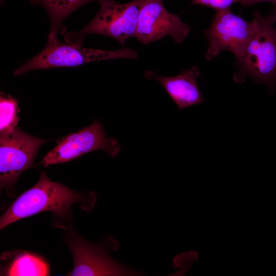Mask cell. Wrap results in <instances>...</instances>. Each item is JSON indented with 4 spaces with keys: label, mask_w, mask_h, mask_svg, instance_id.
Instances as JSON below:
<instances>
[{
    "label": "cell",
    "mask_w": 276,
    "mask_h": 276,
    "mask_svg": "<svg viewBox=\"0 0 276 276\" xmlns=\"http://www.w3.org/2000/svg\"><path fill=\"white\" fill-rule=\"evenodd\" d=\"M256 30L240 53L236 57L237 70L233 76L237 84L249 77L263 83L272 94L276 82V28L273 14L253 13Z\"/></svg>",
    "instance_id": "1"
},
{
    "label": "cell",
    "mask_w": 276,
    "mask_h": 276,
    "mask_svg": "<svg viewBox=\"0 0 276 276\" xmlns=\"http://www.w3.org/2000/svg\"><path fill=\"white\" fill-rule=\"evenodd\" d=\"M84 196L64 185L51 181L42 171L37 182L20 195L2 216L0 228L21 219L37 213L51 211L56 216L63 217L72 204L84 201Z\"/></svg>",
    "instance_id": "2"
},
{
    "label": "cell",
    "mask_w": 276,
    "mask_h": 276,
    "mask_svg": "<svg viewBox=\"0 0 276 276\" xmlns=\"http://www.w3.org/2000/svg\"><path fill=\"white\" fill-rule=\"evenodd\" d=\"M57 33V32L51 30L44 49L15 70L14 75L20 76L36 70L76 66L99 60L135 59L137 57L136 51L131 49L105 51L84 48L75 44L64 43L58 39Z\"/></svg>",
    "instance_id": "3"
},
{
    "label": "cell",
    "mask_w": 276,
    "mask_h": 276,
    "mask_svg": "<svg viewBox=\"0 0 276 276\" xmlns=\"http://www.w3.org/2000/svg\"><path fill=\"white\" fill-rule=\"evenodd\" d=\"M143 0L119 4L113 0H101L95 17L84 27L65 36L68 43L81 45L88 34L110 37L124 45L129 38L135 37L139 16Z\"/></svg>",
    "instance_id": "4"
},
{
    "label": "cell",
    "mask_w": 276,
    "mask_h": 276,
    "mask_svg": "<svg viewBox=\"0 0 276 276\" xmlns=\"http://www.w3.org/2000/svg\"><path fill=\"white\" fill-rule=\"evenodd\" d=\"M256 28L254 19L248 21L234 14L229 8L216 10L210 26L203 31L208 41L205 59L210 61L223 51L231 52L237 56Z\"/></svg>",
    "instance_id": "5"
},
{
    "label": "cell",
    "mask_w": 276,
    "mask_h": 276,
    "mask_svg": "<svg viewBox=\"0 0 276 276\" xmlns=\"http://www.w3.org/2000/svg\"><path fill=\"white\" fill-rule=\"evenodd\" d=\"M120 150L117 140L113 137L108 139L102 125L95 121L90 125L57 142V145L43 156L39 164L47 167L62 164L96 150H103L114 157Z\"/></svg>",
    "instance_id": "6"
},
{
    "label": "cell",
    "mask_w": 276,
    "mask_h": 276,
    "mask_svg": "<svg viewBox=\"0 0 276 276\" xmlns=\"http://www.w3.org/2000/svg\"><path fill=\"white\" fill-rule=\"evenodd\" d=\"M49 141L34 137L17 127L9 134L1 135V187L14 184L19 176L32 166L40 147Z\"/></svg>",
    "instance_id": "7"
},
{
    "label": "cell",
    "mask_w": 276,
    "mask_h": 276,
    "mask_svg": "<svg viewBox=\"0 0 276 276\" xmlns=\"http://www.w3.org/2000/svg\"><path fill=\"white\" fill-rule=\"evenodd\" d=\"M191 31L190 27L179 16L168 12L164 0H143L135 37L147 44L171 36L176 44L182 43Z\"/></svg>",
    "instance_id": "8"
},
{
    "label": "cell",
    "mask_w": 276,
    "mask_h": 276,
    "mask_svg": "<svg viewBox=\"0 0 276 276\" xmlns=\"http://www.w3.org/2000/svg\"><path fill=\"white\" fill-rule=\"evenodd\" d=\"M69 246L74 257V268L68 275H139L142 273L116 261L105 247L91 244L79 238L71 239Z\"/></svg>",
    "instance_id": "9"
},
{
    "label": "cell",
    "mask_w": 276,
    "mask_h": 276,
    "mask_svg": "<svg viewBox=\"0 0 276 276\" xmlns=\"http://www.w3.org/2000/svg\"><path fill=\"white\" fill-rule=\"evenodd\" d=\"M200 75L199 68L193 66L175 76L164 77L147 71L144 77L158 81L181 110L204 102L197 82Z\"/></svg>",
    "instance_id": "10"
},
{
    "label": "cell",
    "mask_w": 276,
    "mask_h": 276,
    "mask_svg": "<svg viewBox=\"0 0 276 276\" xmlns=\"http://www.w3.org/2000/svg\"><path fill=\"white\" fill-rule=\"evenodd\" d=\"M101 0H33L47 10L51 20V30L58 32L62 22L80 7L90 2Z\"/></svg>",
    "instance_id": "11"
},
{
    "label": "cell",
    "mask_w": 276,
    "mask_h": 276,
    "mask_svg": "<svg viewBox=\"0 0 276 276\" xmlns=\"http://www.w3.org/2000/svg\"><path fill=\"white\" fill-rule=\"evenodd\" d=\"M49 267L41 258L28 252L17 255L9 267L7 275L14 276H44Z\"/></svg>",
    "instance_id": "12"
},
{
    "label": "cell",
    "mask_w": 276,
    "mask_h": 276,
    "mask_svg": "<svg viewBox=\"0 0 276 276\" xmlns=\"http://www.w3.org/2000/svg\"><path fill=\"white\" fill-rule=\"evenodd\" d=\"M17 100L10 95L0 97V135H8L17 127L19 117Z\"/></svg>",
    "instance_id": "13"
},
{
    "label": "cell",
    "mask_w": 276,
    "mask_h": 276,
    "mask_svg": "<svg viewBox=\"0 0 276 276\" xmlns=\"http://www.w3.org/2000/svg\"><path fill=\"white\" fill-rule=\"evenodd\" d=\"M240 0H193L192 5H199L214 9L216 11L229 8L233 4Z\"/></svg>",
    "instance_id": "14"
},
{
    "label": "cell",
    "mask_w": 276,
    "mask_h": 276,
    "mask_svg": "<svg viewBox=\"0 0 276 276\" xmlns=\"http://www.w3.org/2000/svg\"><path fill=\"white\" fill-rule=\"evenodd\" d=\"M266 1L271 2L272 4L276 3V0H240L239 3L243 6H251L260 2Z\"/></svg>",
    "instance_id": "15"
},
{
    "label": "cell",
    "mask_w": 276,
    "mask_h": 276,
    "mask_svg": "<svg viewBox=\"0 0 276 276\" xmlns=\"http://www.w3.org/2000/svg\"><path fill=\"white\" fill-rule=\"evenodd\" d=\"M273 15L274 16L275 22H276V3L273 4Z\"/></svg>",
    "instance_id": "16"
},
{
    "label": "cell",
    "mask_w": 276,
    "mask_h": 276,
    "mask_svg": "<svg viewBox=\"0 0 276 276\" xmlns=\"http://www.w3.org/2000/svg\"><path fill=\"white\" fill-rule=\"evenodd\" d=\"M33 1V0H31V1Z\"/></svg>",
    "instance_id": "17"
}]
</instances>
